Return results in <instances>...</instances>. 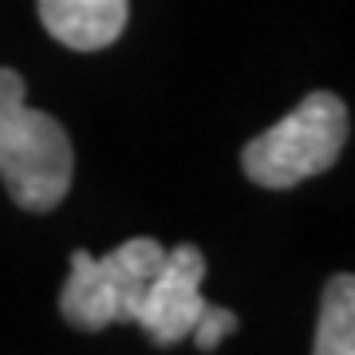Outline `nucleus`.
<instances>
[{"label": "nucleus", "mask_w": 355, "mask_h": 355, "mask_svg": "<svg viewBox=\"0 0 355 355\" xmlns=\"http://www.w3.org/2000/svg\"><path fill=\"white\" fill-rule=\"evenodd\" d=\"M347 142V107L331 91H312L277 127L241 150V170L265 190H292L324 174Z\"/></svg>", "instance_id": "nucleus-2"}, {"label": "nucleus", "mask_w": 355, "mask_h": 355, "mask_svg": "<svg viewBox=\"0 0 355 355\" xmlns=\"http://www.w3.org/2000/svg\"><path fill=\"white\" fill-rule=\"evenodd\" d=\"M76 154L51 114L28 107L24 76L0 67V178L28 214H48L67 198Z\"/></svg>", "instance_id": "nucleus-1"}, {"label": "nucleus", "mask_w": 355, "mask_h": 355, "mask_svg": "<svg viewBox=\"0 0 355 355\" xmlns=\"http://www.w3.org/2000/svg\"><path fill=\"white\" fill-rule=\"evenodd\" d=\"M312 355H355V280L347 272L331 277L324 288Z\"/></svg>", "instance_id": "nucleus-6"}, {"label": "nucleus", "mask_w": 355, "mask_h": 355, "mask_svg": "<svg viewBox=\"0 0 355 355\" xmlns=\"http://www.w3.org/2000/svg\"><path fill=\"white\" fill-rule=\"evenodd\" d=\"M237 331V316L229 312V308H205L202 316H198V324H193V331H190V340L202 347V352H214L217 343L225 340V336H233Z\"/></svg>", "instance_id": "nucleus-7"}, {"label": "nucleus", "mask_w": 355, "mask_h": 355, "mask_svg": "<svg viewBox=\"0 0 355 355\" xmlns=\"http://www.w3.org/2000/svg\"><path fill=\"white\" fill-rule=\"evenodd\" d=\"M40 20L71 51H99L123 36L127 0H36Z\"/></svg>", "instance_id": "nucleus-5"}, {"label": "nucleus", "mask_w": 355, "mask_h": 355, "mask_svg": "<svg viewBox=\"0 0 355 355\" xmlns=\"http://www.w3.org/2000/svg\"><path fill=\"white\" fill-rule=\"evenodd\" d=\"M166 249L154 237H135L107 257L87 249L71 253V277L60 292V312L79 331H103L111 324H135L139 300L158 272Z\"/></svg>", "instance_id": "nucleus-3"}, {"label": "nucleus", "mask_w": 355, "mask_h": 355, "mask_svg": "<svg viewBox=\"0 0 355 355\" xmlns=\"http://www.w3.org/2000/svg\"><path fill=\"white\" fill-rule=\"evenodd\" d=\"M202 280H205V257H202L198 245L166 249L158 272L150 277V284L142 292L135 324H139L158 347L182 343L193 331L198 316L209 308V300L202 296Z\"/></svg>", "instance_id": "nucleus-4"}]
</instances>
